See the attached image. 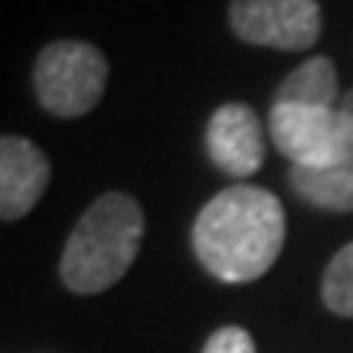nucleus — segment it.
<instances>
[{
  "label": "nucleus",
  "instance_id": "obj_1",
  "mask_svg": "<svg viewBox=\"0 0 353 353\" xmlns=\"http://www.w3.org/2000/svg\"><path fill=\"white\" fill-rule=\"evenodd\" d=\"M190 242L196 262L213 278L245 285L278 262L285 245V210L275 193L236 183L200 210Z\"/></svg>",
  "mask_w": 353,
  "mask_h": 353
},
{
  "label": "nucleus",
  "instance_id": "obj_2",
  "mask_svg": "<svg viewBox=\"0 0 353 353\" xmlns=\"http://www.w3.org/2000/svg\"><path fill=\"white\" fill-rule=\"evenodd\" d=\"M144 242V210L128 193H101L76 223L59 259V278L76 294L118 285Z\"/></svg>",
  "mask_w": 353,
  "mask_h": 353
},
{
  "label": "nucleus",
  "instance_id": "obj_3",
  "mask_svg": "<svg viewBox=\"0 0 353 353\" xmlns=\"http://www.w3.org/2000/svg\"><path fill=\"white\" fill-rule=\"evenodd\" d=\"M105 85H108V59L101 56V50L79 39L50 43L33 65L37 99L56 118L88 114L101 101Z\"/></svg>",
  "mask_w": 353,
  "mask_h": 353
},
{
  "label": "nucleus",
  "instance_id": "obj_4",
  "mask_svg": "<svg viewBox=\"0 0 353 353\" xmlns=\"http://www.w3.org/2000/svg\"><path fill=\"white\" fill-rule=\"evenodd\" d=\"M272 141L291 167H337L353 161V88L337 108L272 105Z\"/></svg>",
  "mask_w": 353,
  "mask_h": 353
},
{
  "label": "nucleus",
  "instance_id": "obj_5",
  "mask_svg": "<svg viewBox=\"0 0 353 353\" xmlns=\"http://www.w3.org/2000/svg\"><path fill=\"white\" fill-rule=\"evenodd\" d=\"M229 26L249 46L301 52L321 39L317 0H229Z\"/></svg>",
  "mask_w": 353,
  "mask_h": 353
},
{
  "label": "nucleus",
  "instance_id": "obj_6",
  "mask_svg": "<svg viewBox=\"0 0 353 353\" xmlns=\"http://www.w3.org/2000/svg\"><path fill=\"white\" fill-rule=\"evenodd\" d=\"M206 154L223 174L236 180L252 176L265 161V134L259 114L239 101L219 105L206 125Z\"/></svg>",
  "mask_w": 353,
  "mask_h": 353
},
{
  "label": "nucleus",
  "instance_id": "obj_7",
  "mask_svg": "<svg viewBox=\"0 0 353 353\" xmlns=\"http://www.w3.org/2000/svg\"><path fill=\"white\" fill-rule=\"evenodd\" d=\"M50 183V161L33 141L20 134L0 138V216L3 223L23 219Z\"/></svg>",
  "mask_w": 353,
  "mask_h": 353
},
{
  "label": "nucleus",
  "instance_id": "obj_8",
  "mask_svg": "<svg viewBox=\"0 0 353 353\" xmlns=\"http://www.w3.org/2000/svg\"><path fill=\"white\" fill-rule=\"evenodd\" d=\"M288 183L314 210L327 213L353 210V161L337 167H291Z\"/></svg>",
  "mask_w": 353,
  "mask_h": 353
},
{
  "label": "nucleus",
  "instance_id": "obj_9",
  "mask_svg": "<svg viewBox=\"0 0 353 353\" xmlns=\"http://www.w3.org/2000/svg\"><path fill=\"white\" fill-rule=\"evenodd\" d=\"M275 105H301V108H337V65L327 56H314L301 63L275 92Z\"/></svg>",
  "mask_w": 353,
  "mask_h": 353
},
{
  "label": "nucleus",
  "instance_id": "obj_10",
  "mask_svg": "<svg viewBox=\"0 0 353 353\" xmlns=\"http://www.w3.org/2000/svg\"><path fill=\"white\" fill-rule=\"evenodd\" d=\"M321 298L327 304V311H334L337 317H353V242L343 245L327 262Z\"/></svg>",
  "mask_w": 353,
  "mask_h": 353
},
{
  "label": "nucleus",
  "instance_id": "obj_11",
  "mask_svg": "<svg viewBox=\"0 0 353 353\" xmlns=\"http://www.w3.org/2000/svg\"><path fill=\"white\" fill-rule=\"evenodd\" d=\"M203 353H255V341L249 330L229 324L210 334V341L203 343Z\"/></svg>",
  "mask_w": 353,
  "mask_h": 353
}]
</instances>
